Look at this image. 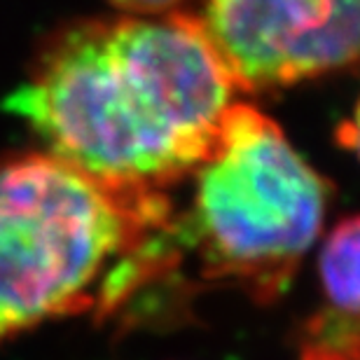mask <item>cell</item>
<instances>
[{
  "mask_svg": "<svg viewBox=\"0 0 360 360\" xmlns=\"http://www.w3.org/2000/svg\"><path fill=\"white\" fill-rule=\"evenodd\" d=\"M236 91L197 17L169 12L63 31L7 110L101 183L164 192L211 155Z\"/></svg>",
  "mask_w": 360,
  "mask_h": 360,
  "instance_id": "cell-1",
  "label": "cell"
},
{
  "mask_svg": "<svg viewBox=\"0 0 360 360\" xmlns=\"http://www.w3.org/2000/svg\"><path fill=\"white\" fill-rule=\"evenodd\" d=\"M321 290L319 309L300 330V360H360V215L326 239Z\"/></svg>",
  "mask_w": 360,
  "mask_h": 360,
  "instance_id": "cell-5",
  "label": "cell"
},
{
  "mask_svg": "<svg viewBox=\"0 0 360 360\" xmlns=\"http://www.w3.org/2000/svg\"><path fill=\"white\" fill-rule=\"evenodd\" d=\"M330 185L297 155L283 129L234 101L211 155L194 169L190 213L174 222L178 264L197 260L208 283L278 300L319 239Z\"/></svg>",
  "mask_w": 360,
  "mask_h": 360,
  "instance_id": "cell-3",
  "label": "cell"
},
{
  "mask_svg": "<svg viewBox=\"0 0 360 360\" xmlns=\"http://www.w3.org/2000/svg\"><path fill=\"white\" fill-rule=\"evenodd\" d=\"M194 17L239 91L360 68V0H201Z\"/></svg>",
  "mask_w": 360,
  "mask_h": 360,
  "instance_id": "cell-4",
  "label": "cell"
},
{
  "mask_svg": "<svg viewBox=\"0 0 360 360\" xmlns=\"http://www.w3.org/2000/svg\"><path fill=\"white\" fill-rule=\"evenodd\" d=\"M337 141H340L342 148L356 153V157L360 160V98L354 108V115L347 122H342L340 129H337Z\"/></svg>",
  "mask_w": 360,
  "mask_h": 360,
  "instance_id": "cell-7",
  "label": "cell"
},
{
  "mask_svg": "<svg viewBox=\"0 0 360 360\" xmlns=\"http://www.w3.org/2000/svg\"><path fill=\"white\" fill-rule=\"evenodd\" d=\"M164 192L112 187L59 157L0 164V342L45 321L117 311L176 267Z\"/></svg>",
  "mask_w": 360,
  "mask_h": 360,
  "instance_id": "cell-2",
  "label": "cell"
},
{
  "mask_svg": "<svg viewBox=\"0 0 360 360\" xmlns=\"http://www.w3.org/2000/svg\"><path fill=\"white\" fill-rule=\"evenodd\" d=\"M110 3L134 14H169L180 12L176 7L183 5L185 0H110Z\"/></svg>",
  "mask_w": 360,
  "mask_h": 360,
  "instance_id": "cell-6",
  "label": "cell"
}]
</instances>
